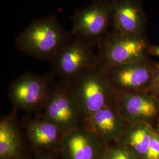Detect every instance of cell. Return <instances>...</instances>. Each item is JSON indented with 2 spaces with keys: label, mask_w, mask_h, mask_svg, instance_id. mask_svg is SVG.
I'll return each instance as SVG.
<instances>
[{
  "label": "cell",
  "mask_w": 159,
  "mask_h": 159,
  "mask_svg": "<svg viewBox=\"0 0 159 159\" xmlns=\"http://www.w3.org/2000/svg\"><path fill=\"white\" fill-rule=\"evenodd\" d=\"M72 38L70 32L50 16L30 23L17 35L15 43L18 50L27 56L52 61Z\"/></svg>",
  "instance_id": "1"
},
{
  "label": "cell",
  "mask_w": 159,
  "mask_h": 159,
  "mask_svg": "<svg viewBox=\"0 0 159 159\" xmlns=\"http://www.w3.org/2000/svg\"><path fill=\"white\" fill-rule=\"evenodd\" d=\"M85 125L93 114L111 103V85L100 66L89 68L70 83Z\"/></svg>",
  "instance_id": "2"
},
{
  "label": "cell",
  "mask_w": 159,
  "mask_h": 159,
  "mask_svg": "<svg viewBox=\"0 0 159 159\" xmlns=\"http://www.w3.org/2000/svg\"><path fill=\"white\" fill-rule=\"evenodd\" d=\"M99 66L105 70L139 62L146 47L139 35L120 34L114 31L107 34L97 44Z\"/></svg>",
  "instance_id": "3"
},
{
  "label": "cell",
  "mask_w": 159,
  "mask_h": 159,
  "mask_svg": "<svg viewBox=\"0 0 159 159\" xmlns=\"http://www.w3.org/2000/svg\"><path fill=\"white\" fill-rule=\"evenodd\" d=\"M95 46L89 40L73 37L51 61L52 73L61 81L70 83L85 70L98 66Z\"/></svg>",
  "instance_id": "4"
},
{
  "label": "cell",
  "mask_w": 159,
  "mask_h": 159,
  "mask_svg": "<svg viewBox=\"0 0 159 159\" xmlns=\"http://www.w3.org/2000/svg\"><path fill=\"white\" fill-rule=\"evenodd\" d=\"M41 115L67 133L80 125L84 120L70 83L61 81L51 87Z\"/></svg>",
  "instance_id": "5"
},
{
  "label": "cell",
  "mask_w": 159,
  "mask_h": 159,
  "mask_svg": "<svg viewBox=\"0 0 159 159\" xmlns=\"http://www.w3.org/2000/svg\"><path fill=\"white\" fill-rule=\"evenodd\" d=\"M111 20L110 1L94 0L89 6L77 9L71 17L73 37H79L97 44L107 34Z\"/></svg>",
  "instance_id": "6"
},
{
  "label": "cell",
  "mask_w": 159,
  "mask_h": 159,
  "mask_svg": "<svg viewBox=\"0 0 159 159\" xmlns=\"http://www.w3.org/2000/svg\"><path fill=\"white\" fill-rule=\"evenodd\" d=\"M50 90L47 77L29 72L22 74L12 83L8 95L16 109L37 112L43 110Z\"/></svg>",
  "instance_id": "7"
},
{
  "label": "cell",
  "mask_w": 159,
  "mask_h": 159,
  "mask_svg": "<svg viewBox=\"0 0 159 159\" xmlns=\"http://www.w3.org/2000/svg\"><path fill=\"white\" fill-rule=\"evenodd\" d=\"M104 143L84 125L66 133L60 147L63 159H102Z\"/></svg>",
  "instance_id": "8"
},
{
  "label": "cell",
  "mask_w": 159,
  "mask_h": 159,
  "mask_svg": "<svg viewBox=\"0 0 159 159\" xmlns=\"http://www.w3.org/2000/svg\"><path fill=\"white\" fill-rule=\"evenodd\" d=\"M24 126L27 139L35 149H60L66 133L41 114L25 120Z\"/></svg>",
  "instance_id": "9"
},
{
  "label": "cell",
  "mask_w": 159,
  "mask_h": 159,
  "mask_svg": "<svg viewBox=\"0 0 159 159\" xmlns=\"http://www.w3.org/2000/svg\"><path fill=\"white\" fill-rule=\"evenodd\" d=\"M125 119L117 107L110 103L94 114L84 126L106 143L121 139L126 129Z\"/></svg>",
  "instance_id": "10"
},
{
  "label": "cell",
  "mask_w": 159,
  "mask_h": 159,
  "mask_svg": "<svg viewBox=\"0 0 159 159\" xmlns=\"http://www.w3.org/2000/svg\"><path fill=\"white\" fill-rule=\"evenodd\" d=\"M110 2L114 31L120 34L139 35L143 19L136 1L111 0Z\"/></svg>",
  "instance_id": "11"
},
{
  "label": "cell",
  "mask_w": 159,
  "mask_h": 159,
  "mask_svg": "<svg viewBox=\"0 0 159 159\" xmlns=\"http://www.w3.org/2000/svg\"><path fill=\"white\" fill-rule=\"evenodd\" d=\"M139 62L104 70L111 87L118 89L120 92L127 93L146 83L150 77V71Z\"/></svg>",
  "instance_id": "12"
},
{
  "label": "cell",
  "mask_w": 159,
  "mask_h": 159,
  "mask_svg": "<svg viewBox=\"0 0 159 159\" xmlns=\"http://www.w3.org/2000/svg\"><path fill=\"white\" fill-rule=\"evenodd\" d=\"M23 139L16 111L0 121V159H20Z\"/></svg>",
  "instance_id": "13"
},
{
  "label": "cell",
  "mask_w": 159,
  "mask_h": 159,
  "mask_svg": "<svg viewBox=\"0 0 159 159\" xmlns=\"http://www.w3.org/2000/svg\"><path fill=\"white\" fill-rule=\"evenodd\" d=\"M119 95L117 107L125 119L150 117L157 113L156 105L151 99L130 93Z\"/></svg>",
  "instance_id": "14"
},
{
  "label": "cell",
  "mask_w": 159,
  "mask_h": 159,
  "mask_svg": "<svg viewBox=\"0 0 159 159\" xmlns=\"http://www.w3.org/2000/svg\"><path fill=\"white\" fill-rule=\"evenodd\" d=\"M152 135V133L148 127L137 125L133 126L129 129H125L121 139L122 144L134 153L146 156Z\"/></svg>",
  "instance_id": "15"
},
{
  "label": "cell",
  "mask_w": 159,
  "mask_h": 159,
  "mask_svg": "<svg viewBox=\"0 0 159 159\" xmlns=\"http://www.w3.org/2000/svg\"><path fill=\"white\" fill-rule=\"evenodd\" d=\"M107 150L112 159H136L135 154L123 144L108 148Z\"/></svg>",
  "instance_id": "16"
},
{
  "label": "cell",
  "mask_w": 159,
  "mask_h": 159,
  "mask_svg": "<svg viewBox=\"0 0 159 159\" xmlns=\"http://www.w3.org/2000/svg\"><path fill=\"white\" fill-rule=\"evenodd\" d=\"M146 157L147 159H159V136L158 135L152 134Z\"/></svg>",
  "instance_id": "17"
},
{
  "label": "cell",
  "mask_w": 159,
  "mask_h": 159,
  "mask_svg": "<svg viewBox=\"0 0 159 159\" xmlns=\"http://www.w3.org/2000/svg\"><path fill=\"white\" fill-rule=\"evenodd\" d=\"M36 159H56L55 157L50 154H43L39 156Z\"/></svg>",
  "instance_id": "18"
},
{
  "label": "cell",
  "mask_w": 159,
  "mask_h": 159,
  "mask_svg": "<svg viewBox=\"0 0 159 159\" xmlns=\"http://www.w3.org/2000/svg\"><path fill=\"white\" fill-rule=\"evenodd\" d=\"M102 159H112V158L111 157V156H110V154H108L107 149H106V153L104 154V155Z\"/></svg>",
  "instance_id": "19"
},
{
  "label": "cell",
  "mask_w": 159,
  "mask_h": 159,
  "mask_svg": "<svg viewBox=\"0 0 159 159\" xmlns=\"http://www.w3.org/2000/svg\"><path fill=\"white\" fill-rule=\"evenodd\" d=\"M153 52L155 54H156L157 56L159 57V47L153 48Z\"/></svg>",
  "instance_id": "20"
},
{
  "label": "cell",
  "mask_w": 159,
  "mask_h": 159,
  "mask_svg": "<svg viewBox=\"0 0 159 159\" xmlns=\"http://www.w3.org/2000/svg\"><path fill=\"white\" fill-rule=\"evenodd\" d=\"M157 81H158V83H159V72H158V73H157Z\"/></svg>",
  "instance_id": "21"
}]
</instances>
